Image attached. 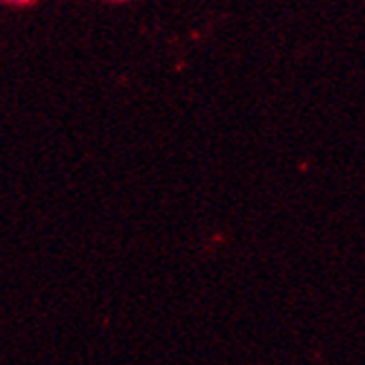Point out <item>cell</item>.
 <instances>
[{"label":"cell","instance_id":"obj_1","mask_svg":"<svg viewBox=\"0 0 365 365\" xmlns=\"http://www.w3.org/2000/svg\"><path fill=\"white\" fill-rule=\"evenodd\" d=\"M0 3H9V5H27L29 0H0Z\"/></svg>","mask_w":365,"mask_h":365},{"label":"cell","instance_id":"obj_2","mask_svg":"<svg viewBox=\"0 0 365 365\" xmlns=\"http://www.w3.org/2000/svg\"><path fill=\"white\" fill-rule=\"evenodd\" d=\"M114 3H123V0H114Z\"/></svg>","mask_w":365,"mask_h":365}]
</instances>
